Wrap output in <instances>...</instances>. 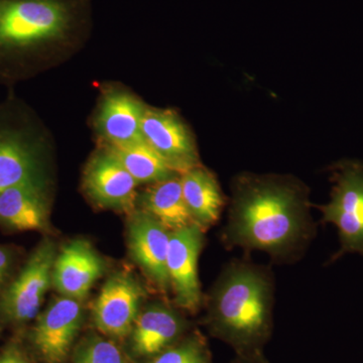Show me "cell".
Wrapping results in <instances>:
<instances>
[{
  "mask_svg": "<svg viewBox=\"0 0 363 363\" xmlns=\"http://www.w3.org/2000/svg\"><path fill=\"white\" fill-rule=\"evenodd\" d=\"M204 231L197 224L171 231L167 269L169 289L178 307L195 313L201 307L203 294L198 278V259L204 245Z\"/></svg>",
  "mask_w": 363,
  "mask_h": 363,
  "instance_id": "cell-9",
  "label": "cell"
},
{
  "mask_svg": "<svg viewBox=\"0 0 363 363\" xmlns=\"http://www.w3.org/2000/svg\"><path fill=\"white\" fill-rule=\"evenodd\" d=\"M315 229L307 187L290 176L243 174L235 179L222 240L228 247L259 250L291 262Z\"/></svg>",
  "mask_w": 363,
  "mask_h": 363,
  "instance_id": "cell-2",
  "label": "cell"
},
{
  "mask_svg": "<svg viewBox=\"0 0 363 363\" xmlns=\"http://www.w3.org/2000/svg\"><path fill=\"white\" fill-rule=\"evenodd\" d=\"M73 363H126L123 353L111 340L93 335L75 351Z\"/></svg>",
  "mask_w": 363,
  "mask_h": 363,
  "instance_id": "cell-20",
  "label": "cell"
},
{
  "mask_svg": "<svg viewBox=\"0 0 363 363\" xmlns=\"http://www.w3.org/2000/svg\"><path fill=\"white\" fill-rule=\"evenodd\" d=\"M330 201L320 207L322 220L337 228L340 255H363V164L338 162L333 172Z\"/></svg>",
  "mask_w": 363,
  "mask_h": 363,
  "instance_id": "cell-6",
  "label": "cell"
},
{
  "mask_svg": "<svg viewBox=\"0 0 363 363\" xmlns=\"http://www.w3.org/2000/svg\"><path fill=\"white\" fill-rule=\"evenodd\" d=\"M83 321L80 301L62 297L52 300L35 318L30 333L33 350L45 363H63L70 353Z\"/></svg>",
  "mask_w": 363,
  "mask_h": 363,
  "instance_id": "cell-11",
  "label": "cell"
},
{
  "mask_svg": "<svg viewBox=\"0 0 363 363\" xmlns=\"http://www.w3.org/2000/svg\"><path fill=\"white\" fill-rule=\"evenodd\" d=\"M0 363H32L16 344L9 345L0 354Z\"/></svg>",
  "mask_w": 363,
  "mask_h": 363,
  "instance_id": "cell-23",
  "label": "cell"
},
{
  "mask_svg": "<svg viewBox=\"0 0 363 363\" xmlns=\"http://www.w3.org/2000/svg\"><path fill=\"white\" fill-rule=\"evenodd\" d=\"M18 250L11 245H0V294L16 276Z\"/></svg>",
  "mask_w": 363,
  "mask_h": 363,
  "instance_id": "cell-22",
  "label": "cell"
},
{
  "mask_svg": "<svg viewBox=\"0 0 363 363\" xmlns=\"http://www.w3.org/2000/svg\"><path fill=\"white\" fill-rule=\"evenodd\" d=\"M105 262L88 240H74L57 255L52 267V286L63 297L81 301L104 276Z\"/></svg>",
  "mask_w": 363,
  "mask_h": 363,
  "instance_id": "cell-14",
  "label": "cell"
},
{
  "mask_svg": "<svg viewBox=\"0 0 363 363\" xmlns=\"http://www.w3.org/2000/svg\"><path fill=\"white\" fill-rule=\"evenodd\" d=\"M145 290L130 274L117 272L107 279L93 306V321L109 337L130 334L140 314Z\"/></svg>",
  "mask_w": 363,
  "mask_h": 363,
  "instance_id": "cell-12",
  "label": "cell"
},
{
  "mask_svg": "<svg viewBox=\"0 0 363 363\" xmlns=\"http://www.w3.org/2000/svg\"><path fill=\"white\" fill-rule=\"evenodd\" d=\"M56 245L50 238L40 241L11 283L0 294L2 323L23 326L39 316L45 294L52 286Z\"/></svg>",
  "mask_w": 363,
  "mask_h": 363,
  "instance_id": "cell-5",
  "label": "cell"
},
{
  "mask_svg": "<svg viewBox=\"0 0 363 363\" xmlns=\"http://www.w3.org/2000/svg\"><path fill=\"white\" fill-rule=\"evenodd\" d=\"M274 285L271 272L245 260L224 267L207 298L208 324L219 335L250 347L272 324Z\"/></svg>",
  "mask_w": 363,
  "mask_h": 363,
  "instance_id": "cell-3",
  "label": "cell"
},
{
  "mask_svg": "<svg viewBox=\"0 0 363 363\" xmlns=\"http://www.w3.org/2000/svg\"><path fill=\"white\" fill-rule=\"evenodd\" d=\"M143 140L177 173L201 164L194 135L176 111L145 105Z\"/></svg>",
  "mask_w": 363,
  "mask_h": 363,
  "instance_id": "cell-8",
  "label": "cell"
},
{
  "mask_svg": "<svg viewBox=\"0 0 363 363\" xmlns=\"http://www.w3.org/2000/svg\"><path fill=\"white\" fill-rule=\"evenodd\" d=\"M145 105L121 85L104 87L93 125L101 145L121 147L143 140L142 118Z\"/></svg>",
  "mask_w": 363,
  "mask_h": 363,
  "instance_id": "cell-10",
  "label": "cell"
},
{
  "mask_svg": "<svg viewBox=\"0 0 363 363\" xmlns=\"http://www.w3.org/2000/svg\"><path fill=\"white\" fill-rule=\"evenodd\" d=\"M107 147L138 184L150 185L179 175L145 140L121 147Z\"/></svg>",
  "mask_w": 363,
  "mask_h": 363,
  "instance_id": "cell-19",
  "label": "cell"
},
{
  "mask_svg": "<svg viewBox=\"0 0 363 363\" xmlns=\"http://www.w3.org/2000/svg\"><path fill=\"white\" fill-rule=\"evenodd\" d=\"M147 363H210V358L202 341L192 337L169 346Z\"/></svg>",
  "mask_w": 363,
  "mask_h": 363,
  "instance_id": "cell-21",
  "label": "cell"
},
{
  "mask_svg": "<svg viewBox=\"0 0 363 363\" xmlns=\"http://www.w3.org/2000/svg\"><path fill=\"white\" fill-rule=\"evenodd\" d=\"M82 185L85 194L98 207L124 212L135 210L140 184L104 145L86 164Z\"/></svg>",
  "mask_w": 363,
  "mask_h": 363,
  "instance_id": "cell-7",
  "label": "cell"
},
{
  "mask_svg": "<svg viewBox=\"0 0 363 363\" xmlns=\"http://www.w3.org/2000/svg\"><path fill=\"white\" fill-rule=\"evenodd\" d=\"M1 320H0V333H1Z\"/></svg>",
  "mask_w": 363,
  "mask_h": 363,
  "instance_id": "cell-24",
  "label": "cell"
},
{
  "mask_svg": "<svg viewBox=\"0 0 363 363\" xmlns=\"http://www.w3.org/2000/svg\"><path fill=\"white\" fill-rule=\"evenodd\" d=\"M180 180L193 220L203 230L213 226L220 218L224 197L212 172L201 164L181 173Z\"/></svg>",
  "mask_w": 363,
  "mask_h": 363,
  "instance_id": "cell-17",
  "label": "cell"
},
{
  "mask_svg": "<svg viewBox=\"0 0 363 363\" xmlns=\"http://www.w3.org/2000/svg\"><path fill=\"white\" fill-rule=\"evenodd\" d=\"M51 180L30 181L0 192V227L44 231L49 227Z\"/></svg>",
  "mask_w": 363,
  "mask_h": 363,
  "instance_id": "cell-15",
  "label": "cell"
},
{
  "mask_svg": "<svg viewBox=\"0 0 363 363\" xmlns=\"http://www.w3.org/2000/svg\"><path fill=\"white\" fill-rule=\"evenodd\" d=\"M92 26V0H0V85L13 88L66 63Z\"/></svg>",
  "mask_w": 363,
  "mask_h": 363,
  "instance_id": "cell-1",
  "label": "cell"
},
{
  "mask_svg": "<svg viewBox=\"0 0 363 363\" xmlns=\"http://www.w3.org/2000/svg\"><path fill=\"white\" fill-rule=\"evenodd\" d=\"M52 152L51 131L30 105L13 93L0 101V192L51 180Z\"/></svg>",
  "mask_w": 363,
  "mask_h": 363,
  "instance_id": "cell-4",
  "label": "cell"
},
{
  "mask_svg": "<svg viewBox=\"0 0 363 363\" xmlns=\"http://www.w3.org/2000/svg\"><path fill=\"white\" fill-rule=\"evenodd\" d=\"M171 231L142 209L131 212L128 227V250L147 279L162 293L169 289L167 257Z\"/></svg>",
  "mask_w": 363,
  "mask_h": 363,
  "instance_id": "cell-13",
  "label": "cell"
},
{
  "mask_svg": "<svg viewBox=\"0 0 363 363\" xmlns=\"http://www.w3.org/2000/svg\"><path fill=\"white\" fill-rule=\"evenodd\" d=\"M138 203L140 209L169 231L196 224L184 199L180 174L168 180L150 184L138 195Z\"/></svg>",
  "mask_w": 363,
  "mask_h": 363,
  "instance_id": "cell-18",
  "label": "cell"
},
{
  "mask_svg": "<svg viewBox=\"0 0 363 363\" xmlns=\"http://www.w3.org/2000/svg\"><path fill=\"white\" fill-rule=\"evenodd\" d=\"M185 320L174 308L155 303L142 310L131 330V350L136 357L152 358L180 337Z\"/></svg>",
  "mask_w": 363,
  "mask_h": 363,
  "instance_id": "cell-16",
  "label": "cell"
}]
</instances>
